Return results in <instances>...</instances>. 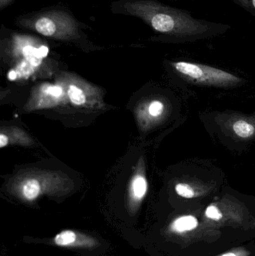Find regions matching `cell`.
I'll use <instances>...</instances> for the list:
<instances>
[{"instance_id":"2","label":"cell","mask_w":255,"mask_h":256,"mask_svg":"<svg viewBox=\"0 0 255 256\" xmlns=\"http://www.w3.org/2000/svg\"><path fill=\"white\" fill-rule=\"evenodd\" d=\"M72 182L64 174L52 171L31 170L15 176L7 189L25 202H32L43 196H61L70 192Z\"/></svg>"},{"instance_id":"10","label":"cell","mask_w":255,"mask_h":256,"mask_svg":"<svg viewBox=\"0 0 255 256\" xmlns=\"http://www.w3.org/2000/svg\"><path fill=\"white\" fill-rule=\"evenodd\" d=\"M166 110L164 103L160 100H152L139 110V118L140 122H154L163 116Z\"/></svg>"},{"instance_id":"9","label":"cell","mask_w":255,"mask_h":256,"mask_svg":"<svg viewBox=\"0 0 255 256\" xmlns=\"http://www.w3.org/2000/svg\"><path fill=\"white\" fill-rule=\"evenodd\" d=\"M33 144L31 137L22 129L16 127L2 128L0 132V148L10 144L30 146Z\"/></svg>"},{"instance_id":"11","label":"cell","mask_w":255,"mask_h":256,"mask_svg":"<svg viewBox=\"0 0 255 256\" xmlns=\"http://www.w3.org/2000/svg\"><path fill=\"white\" fill-rule=\"evenodd\" d=\"M198 225L199 221L196 216L187 215L175 220L171 225L170 228L174 232L182 233L196 230Z\"/></svg>"},{"instance_id":"13","label":"cell","mask_w":255,"mask_h":256,"mask_svg":"<svg viewBox=\"0 0 255 256\" xmlns=\"http://www.w3.org/2000/svg\"><path fill=\"white\" fill-rule=\"evenodd\" d=\"M175 192L178 196L185 198H193L197 196L196 190L191 185L186 183H178L175 185Z\"/></svg>"},{"instance_id":"7","label":"cell","mask_w":255,"mask_h":256,"mask_svg":"<svg viewBox=\"0 0 255 256\" xmlns=\"http://www.w3.org/2000/svg\"><path fill=\"white\" fill-rule=\"evenodd\" d=\"M139 161L137 170L130 179L127 191V208L130 215H134L146 196L148 183L143 170V164Z\"/></svg>"},{"instance_id":"4","label":"cell","mask_w":255,"mask_h":256,"mask_svg":"<svg viewBox=\"0 0 255 256\" xmlns=\"http://www.w3.org/2000/svg\"><path fill=\"white\" fill-rule=\"evenodd\" d=\"M64 88L66 100L78 108L101 109L102 93L98 88L72 74H64L58 81Z\"/></svg>"},{"instance_id":"16","label":"cell","mask_w":255,"mask_h":256,"mask_svg":"<svg viewBox=\"0 0 255 256\" xmlns=\"http://www.w3.org/2000/svg\"><path fill=\"white\" fill-rule=\"evenodd\" d=\"M13 2V0H0V10H3L8 7Z\"/></svg>"},{"instance_id":"5","label":"cell","mask_w":255,"mask_h":256,"mask_svg":"<svg viewBox=\"0 0 255 256\" xmlns=\"http://www.w3.org/2000/svg\"><path fill=\"white\" fill-rule=\"evenodd\" d=\"M172 66L178 73L197 84L226 86L241 80L232 74L211 66L187 62H177L172 63Z\"/></svg>"},{"instance_id":"12","label":"cell","mask_w":255,"mask_h":256,"mask_svg":"<svg viewBox=\"0 0 255 256\" xmlns=\"http://www.w3.org/2000/svg\"><path fill=\"white\" fill-rule=\"evenodd\" d=\"M233 130L237 136L243 138L253 136L255 132V128L251 123L244 120L235 122L233 124Z\"/></svg>"},{"instance_id":"14","label":"cell","mask_w":255,"mask_h":256,"mask_svg":"<svg viewBox=\"0 0 255 256\" xmlns=\"http://www.w3.org/2000/svg\"><path fill=\"white\" fill-rule=\"evenodd\" d=\"M205 215L207 218L213 220L219 221L223 219V215L220 209L214 204L208 206L205 210Z\"/></svg>"},{"instance_id":"6","label":"cell","mask_w":255,"mask_h":256,"mask_svg":"<svg viewBox=\"0 0 255 256\" xmlns=\"http://www.w3.org/2000/svg\"><path fill=\"white\" fill-rule=\"evenodd\" d=\"M65 100V93L60 84H42L34 88L25 109L28 111L46 109L58 106Z\"/></svg>"},{"instance_id":"3","label":"cell","mask_w":255,"mask_h":256,"mask_svg":"<svg viewBox=\"0 0 255 256\" xmlns=\"http://www.w3.org/2000/svg\"><path fill=\"white\" fill-rule=\"evenodd\" d=\"M16 25L55 40L70 42L80 38V24L70 12L49 9L17 18Z\"/></svg>"},{"instance_id":"17","label":"cell","mask_w":255,"mask_h":256,"mask_svg":"<svg viewBox=\"0 0 255 256\" xmlns=\"http://www.w3.org/2000/svg\"><path fill=\"white\" fill-rule=\"evenodd\" d=\"M222 256H237V255L234 252H227V254H223Z\"/></svg>"},{"instance_id":"15","label":"cell","mask_w":255,"mask_h":256,"mask_svg":"<svg viewBox=\"0 0 255 256\" xmlns=\"http://www.w3.org/2000/svg\"><path fill=\"white\" fill-rule=\"evenodd\" d=\"M244 6L255 10V0H238Z\"/></svg>"},{"instance_id":"1","label":"cell","mask_w":255,"mask_h":256,"mask_svg":"<svg viewBox=\"0 0 255 256\" xmlns=\"http://www.w3.org/2000/svg\"><path fill=\"white\" fill-rule=\"evenodd\" d=\"M115 4L118 13L139 18L163 34L178 37L194 36L203 34L209 28L189 14L157 0H121Z\"/></svg>"},{"instance_id":"8","label":"cell","mask_w":255,"mask_h":256,"mask_svg":"<svg viewBox=\"0 0 255 256\" xmlns=\"http://www.w3.org/2000/svg\"><path fill=\"white\" fill-rule=\"evenodd\" d=\"M53 243L64 248H82L89 249L99 244L98 240L92 236L74 230H64L54 237Z\"/></svg>"}]
</instances>
